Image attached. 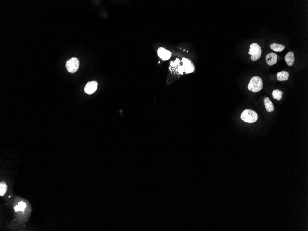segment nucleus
Instances as JSON below:
<instances>
[{
  "label": "nucleus",
  "instance_id": "obj_2",
  "mask_svg": "<svg viewBox=\"0 0 308 231\" xmlns=\"http://www.w3.org/2000/svg\"><path fill=\"white\" fill-rule=\"evenodd\" d=\"M258 117L257 113L254 111L249 109L244 110L241 115L242 120L245 122L249 123L255 122L258 120Z\"/></svg>",
  "mask_w": 308,
  "mask_h": 231
},
{
  "label": "nucleus",
  "instance_id": "obj_4",
  "mask_svg": "<svg viewBox=\"0 0 308 231\" xmlns=\"http://www.w3.org/2000/svg\"><path fill=\"white\" fill-rule=\"evenodd\" d=\"M262 53L261 47L257 43H253L250 45V51L248 54L252 55L251 60L256 61L260 58Z\"/></svg>",
  "mask_w": 308,
  "mask_h": 231
},
{
  "label": "nucleus",
  "instance_id": "obj_1",
  "mask_svg": "<svg viewBox=\"0 0 308 231\" xmlns=\"http://www.w3.org/2000/svg\"><path fill=\"white\" fill-rule=\"evenodd\" d=\"M263 82L262 79L258 76H255L251 79L248 85L249 90L253 93H257L262 90Z\"/></svg>",
  "mask_w": 308,
  "mask_h": 231
},
{
  "label": "nucleus",
  "instance_id": "obj_9",
  "mask_svg": "<svg viewBox=\"0 0 308 231\" xmlns=\"http://www.w3.org/2000/svg\"><path fill=\"white\" fill-rule=\"evenodd\" d=\"M285 60L288 66H292L295 61L294 55V52L290 51L288 52L285 56Z\"/></svg>",
  "mask_w": 308,
  "mask_h": 231
},
{
  "label": "nucleus",
  "instance_id": "obj_16",
  "mask_svg": "<svg viewBox=\"0 0 308 231\" xmlns=\"http://www.w3.org/2000/svg\"><path fill=\"white\" fill-rule=\"evenodd\" d=\"M14 210L15 211H16V212H19V207H18V205H16L14 207Z\"/></svg>",
  "mask_w": 308,
  "mask_h": 231
},
{
  "label": "nucleus",
  "instance_id": "obj_8",
  "mask_svg": "<svg viewBox=\"0 0 308 231\" xmlns=\"http://www.w3.org/2000/svg\"><path fill=\"white\" fill-rule=\"evenodd\" d=\"M277 58L278 56L275 53H269L266 56V62L269 66H273L277 63Z\"/></svg>",
  "mask_w": 308,
  "mask_h": 231
},
{
  "label": "nucleus",
  "instance_id": "obj_7",
  "mask_svg": "<svg viewBox=\"0 0 308 231\" xmlns=\"http://www.w3.org/2000/svg\"><path fill=\"white\" fill-rule=\"evenodd\" d=\"M98 83L96 81L89 82L84 87V92L86 94L91 95L97 90Z\"/></svg>",
  "mask_w": 308,
  "mask_h": 231
},
{
  "label": "nucleus",
  "instance_id": "obj_11",
  "mask_svg": "<svg viewBox=\"0 0 308 231\" xmlns=\"http://www.w3.org/2000/svg\"><path fill=\"white\" fill-rule=\"evenodd\" d=\"M277 77L279 81H285L288 80L289 74L287 72L283 71L277 73Z\"/></svg>",
  "mask_w": 308,
  "mask_h": 231
},
{
  "label": "nucleus",
  "instance_id": "obj_3",
  "mask_svg": "<svg viewBox=\"0 0 308 231\" xmlns=\"http://www.w3.org/2000/svg\"><path fill=\"white\" fill-rule=\"evenodd\" d=\"M183 62V66H180L178 72L179 74H183L184 72L186 74L192 73L195 70L194 65L192 62L188 59L183 58L182 59Z\"/></svg>",
  "mask_w": 308,
  "mask_h": 231
},
{
  "label": "nucleus",
  "instance_id": "obj_12",
  "mask_svg": "<svg viewBox=\"0 0 308 231\" xmlns=\"http://www.w3.org/2000/svg\"><path fill=\"white\" fill-rule=\"evenodd\" d=\"M270 48L275 52H281L285 48V46L282 44L273 43L271 44Z\"/></svg>",
  "mask_w": 308,
  "mask_h": 231
},
{
  "label": "nucleus",
  "instance_id": "obj_14",
  "mask_svg": "<svg viewBox=\"0 0 308 231\" xmlns=\"http://www.w3.org/2000/svg\"><path fill=\"white\" fill-rule=\"evenodd\" d=\"M7 190V186L4 182H1L0 184V195L3 196L6 192Z\"/></svg>",
  "mask_w": 308,
  "mask_h": 231
},
{
  "label": "nucleus",
  "instance_id": "obj_10",
  "mask_svg": "<svg viewBox=\"0 0 308 231\" xmlns=\"http://www.w3.org/2000/svg\"><path fill=\"white\" fill-rule=\"evenodd\" d=\"M264 104L267 111L269 112H272L274 111V105H273V103H272L269 97H266L264 98Z\"/></svg>",
  "mask_w": 308,
  "mask_h": 231
},
{
  "label": "nucleus",
  "instance_id": "obj_15",
  "mask_svg": "<svg viewBox=\"0 0 308 231\" xmlns=\"http://www.w3.org/2000/svg\"><path fill=\"white\" fill-rule=\"evenodd\" d=\"M19 208V211H23L25 210L26 207V204L24 202L20 201L18 204Z\"/></svg>",
  "mask_w": 308,
  "mask_h": 231
},
{
  "label": "nucleus",
  "instance_id": "obj_5",
  "mask_svg": "<svg viewBox=\"0 0 308 231\" xmlns=\"http://www.w3.org/2000/svg\"><path fill=\"white\" fill-rule=\"evenodd\" d=\"M80 62L79 59L76 57H72L67 61L66 68L68 72L70 73H74L77 72L79 68Z\"/></svg>",
  "mask_w": 308,
  "mask_h": 231
},
{
  "label": "nucleus",
  "instance_id": "obj_13",
  "mask_svg": "<svg viewBox=\"0 0 308 231\" xmlns=\"http://www.w3.org/2000/svg\"><path fill=\"white\" fill-rule=\"evenodd\" d=\"M273 97L275 99L280 101L282 98L283 92L279 90H275L272 93Z\"/></svg>",
  "mask_w": 308,
  "mask_h": 231
},
{
  "label": "nucleus",
  "instance_id": "obj_6",
  "mask_svg": "<svg viewBox=\"0 0 308 231\" xmlns=\"http://www.w3.org/2000/svg\"><path fill=\"white\" fill-rule=\"evenodd\" d=\"M157 54L159 57L164 61L168 60L172 56L171 52L163 47H160L158 48L157 50Z\"/></svg>",
  "mask_w": 308,
  "mask_h": 231
}]
</instances>
